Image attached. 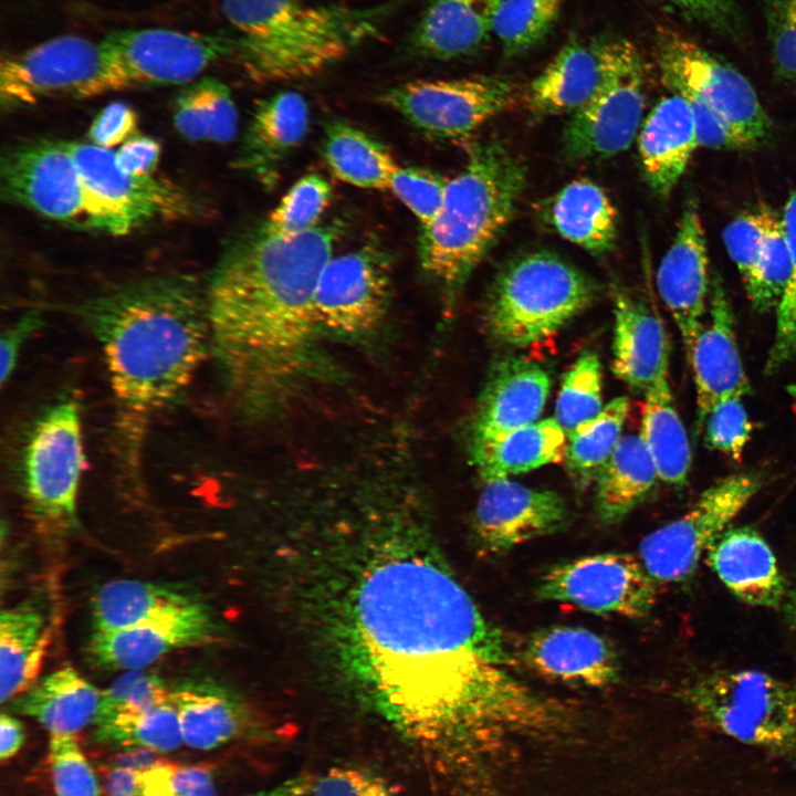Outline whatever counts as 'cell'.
<instances>
[{
  "label": "cell",
  "instance_id": "30bf717a",
  "mask_svg": "<svg viewBox=\"0 0 796 796\" xmlns=\"http://www.w3.org/2000/svg\"><path fill=\"white\" fill-rule=\"evenodd\" d=\"M84 463L81 406L66 392L39 413L22 449V491L36 517L59 525L74 521Z\"/></svg>",
  "mask_w": 796,
  "mask_h": 796
},
{
  "label": "cell",
  "instance_id": "44dd1931",
  "mask_svg": "<svg viewBox=\"0 0 796 796\" xmlns=\"http://www.w3.org/2000/svg\"><path fill=\"white\" fill-rule=\"evenodd\" d=\"M688 362L693 371L696 431L708 413L723 400L751 391L740 355L733 310L721 277L711 279L709 321L698 335Z\"/></svg>",
  "mask_w": 796,
  "mask_h": 796
},
{
  "label": "cell",
  "instance_id": "c3c4849f",
  "mask_svg": "<svg viewBox=\"0 0 796 796\" xmlns=\"http://www.w3.org/2000/svg\"><path fill=\"white\" fill-rule=\"evenodd\" d=\"M776 213L765 205L739 213L723 229L722 239L730 259L747 290L754 279L764 240Z\"/></svg>",
  "mask_w": 796,
  "mask_h": 796
},
{
  "label": "cell",
  "instance_id": "7bdbcfd3",
  "mask_svg": "<svg viewBox=\"0 0 796 796\" xmlns=\"http://www.w3.org/2000/svg\"><path fill=\"white\" fill-rule=\"evenodd\" d=\"M563 0H501L492 33L506 54L524 53L554 27Z\"/></svg>",
  "mask_w": 796,
  "mask_h": 796
},
{
  "label": "cell",
  "instance_id": "6f0895ef",
  "mask_svg": "<svg viewBox=\"0 0 796 796\" xmlns=\"http://www.w3.org/2000/svg\"><path fill=\"white\" fill-rule=\"evenodd\" d=\"M683 20L724 38H735L742 29L736 0H660Z\"/></svg>",
  "mask_w": 796,
  "mask_h": 796
},
{
  "label": "cell",
  "instance_id": "94428289",
  "mask_svg": "<svg viewBox=\"0 0 796 796\" xmlns=\"http://www.w3.org/2000/svg\"><path fill=\"white\" fill-rule=\"evenodd\" d=\"M43 325L40 312L29 311L24 313L17 322L10 325L1 336L0 363H1V385L3 386L14 371L20 350L27 341L35 331Z\"/></svg>",
  "mask_w": 796,
  "mask_h": 796
},
{
  "label": "cell",
  "instance_id": "8fae6325",
  "mask_svg": "<svg viewBox=\"0 0 796 796\" xmlns=\"http://www.w3.org/2000/svg\"><path fill=\"white\" fill-rule=\"evenodd\" d=\"M654 52L661 80L671 93L714 111L754 147L768 138L771 119L739 70L669 29L656 33Z\"/></svg>",
  "mask_w": 796,
  "mask_h": 796
},
{
  "label": "cell",
  "instance_id": "681fc988",
  "mask_svg": "<svg viewBox=\"0 0 796 796\" xmlns=\"http://www.w3.org/2000/svg\"><path fill=\"white\" fill-rule=\"evenodd\" d=\"M126 672L102 692L95 720L142 712L171 701V691L157 675L142 670Z\"/></svg>",
  "mask_w": 796,
  "mask_h": 796
},
{
  "label": "cell",
  "instance_id": "db71d44e",
  "mask_svg": "<svg viewBox=\"0 0 796 796\" xmlns=\"http://www.w3.org/2000/svg\"><path fill=\"white\" fill-rule=\"evenodd\" d=\"M705 444L735 461H741L750 441L752 423L741 397L718 404L706 416L701 432Z\"/></svg>",
  "mask_w": 796,
  "mask_h": 796
},
{
  "label": "cell",
  "instance_id": "d590c367",
  "mask_svg": "<svg viewBox=\"0 0 796 796\" xmlns=\"http://www.w3.org/2000/svg\"><path fill=\"white\" fill-rule=\"evenodd\" d=\"M51 641V628L41 611L28 604L0 615V699L10 701L29 690Z\"/></svg>",
  "mask_w": 796,
  "mask_h": 796
},
{
  "label": "cell",
  "instance_id": "5b68a950",
  "mask_svg": "<svg viewBox=\"0 0 796 796\" xmlns=\"http://www.w3.org/2000/svg\"><path fill=\"white\" fill-rule=\"evenodd\" d=\"M240 62L258 81L312 76L377 33L380 10L304 0H222Z\"/></svg>",
  "mask_w": 796,
  "mask_h": 796
},
{
  "label": "cell",
  "instance_id": "3957f363",
  "mask_svg": "<svg viewBox=\"0 0 796 796\" xmlns=\"http://www.w3.org/2000/svg\"><path fill=\"white\" fill-rule=\"evenodd\" d=\"M74 311L102 347L115 402L117 464L133 475L154 417L182 394L211 352L206 284L187 274L149 277Z\"/></svg>",
  "mask_w": 796,
  "mask_h": 796
},
{
  "label": "cell",
  "instance_id": "836d02e7",
  "mask_svg": "<svg viewBox=\"0 0 796 796\" xmlns=\"http://www.w3.org/2000/svg\"><path fill=\"white\" fill-rule=\"evenodd\" d=\"M184 743L196 750H213L249 732L244 705L228 691L212 684H184L171 691Z\"/></svg>",
  "mask_w": 796,
  "mask_h": 796
},
{
  "label": "cell",
  "instance_id": "9c48e42d",
  "mask_svg": "<svg viewBox=\"0 0 796 796\" xmlns=\"http://www.w3.org/2000/svg\"><path fill=\"white\" fill-rule=\"evenodd\" d=\"M97 95L126 88L187 85L235 50L223 36L166 28L123 29L98 40Z\"/></svg>",
  "mask_w": 796,
  "mask_h": 796
},
{
  "label": "cell",
  "instance_id": "ee69618b",
  "mask_svg": "<svg viewBox=\"0 0 796 796\" xmlns=\"http://www.w3.org/2000/svg\"><path fill=\"white\" fill-rule=\"evenodd\" d=\"M603 408L601 363L595 352L585 350L562 379L555 419L567 437Z\"/></svg>",
  "mask_w": 796,
  "mask_h": 796
},
{
  "label": "cell",
  "instance_id": "9a60e30c",
  "mask_svg": "<svg viewBox=\"0 0 796 796\" xmlns=\"http://www.w3.org/2000/svg\"><path fill=\"white\" fill-rule=\"evenodd\" d=\"M514 97L512 82L478 75L406 82L388 88L381 101L418 130L453 139L475 132L506 109Z\"/></svg>",
  "mask_w": 796,
  "mask_h": 796
},
{
  "label": "cell",
  "instance_id": "f1b7e54d",
  "mask_svg": "<svg viewBox=\"0 0 796 796\" xmlns=\"http://www.w3.org/2000/svg\"><path fill=\"white\" fill-rule=\"evenodd\" d=\"M612 371L637 392H646L669 367V343L660 318L645 303L615 285Z\"/></svg>",
  "mask_w": 796,
  "mask_h": 796
},
{
  "label": "cell",
  "instance_id": "8d00e7d4",
  "mask_svg": "<svg viewBox=\"0 0 796 796\" xmlns=\"http://www.w3.org/2000/svg\"><path fill=\"white\" fill-rule=\"evenodd\" d=\"M659 480L639 434L621 437L595 481V507L604 524H615L642 503Z\"/></svg>",
  "mask_w": 796,
  "mask_h": 796
},
{
  "label": "cell",
  "instance_id": "277c9868",
  "mask_svg": "<svg viewBox=\"0 0 796 796\" xmlns=\"http://www.w3.org/2000/svg\"><path fill=\"white\" fill-rule=\"evenodd\" d=\"M525 180L522 160L501 140L478 142L436 217L420 227L421 269L450 305L511 221Z\"/></svg>",
  "mask_w": 796,
  "mask_h": 796
},
{
  "label": "cell",
  "instance_id": "b9f144b4",
  "mask_svg": "<svg viewBox=\"0 0 796 796\" xmlns=\"http://www.w3.org/2000/svg\"><path fill=\"white\" fill-rule=\"evenodd\" d=\"M94 724L96 741L105 744L167 753L184 743L178 712L171 701L142 712L95 720Z\"/></svg>",
  "mask_w": 796,
  "mask_h": 796
},
{
  "label": "cell",
  "instance_id": "bcb514c9",
  "mask_svg": "<svg viewBox=\"0 0 796 796\" xmlns=\"http://www.w3.org/2000/svg\"><path fill=\"white\" fill-rule=\"evenodd\" d=\"M790 256V274L776 307V328L764 371L772 375L796 356V191L786 201L782 214Z\"/></svg>",
  "mask_w": 796,
  "mask_h": 796
},
{
  "label": "cell",
  "instance_id": "816d5d0a",
  "mask_svg": "<svg viewBox=\"0 0 796 796\" xmlns=\"http://www.w3.org/2000/svg\"><path fill=\"white\" fill-rule=\"evenodd\" d=\"M136 796H214L211 773L205 767L154 764L134 769Z\"/></svg>",
  "mask_w": 796,
  "mask_h": 796
},
{
  "label": "cell",
  "instance_id": "ba28073f",
  "mask_svg": "<svg viewBox=\"0 0 796 796\" xmlns=\"http://www.w3.org/2000/svg\"><path fill=\"white\" fill-rule=\"evenodd\" d=\"M67 145L82 179L90 229L123 235L153 222L184 220L201 211L181 187L154 175L124 171L112 149L88 142Z\"/></svg>",
  "mask_w": 796,
  "mask_h": 796
},
{
  "label": "cell",
  "instance_id": "2e32d148",
  "mask_svg": "<svg viewBox=\"0 0 796 796\" xmlns=\"http://www.w3.org/2000/svg\"><path fill=\"white\" fill-rule=\"evenodd\" d=\"M656 584L639 558L609 552L551 567L535 593L540 599L572 604L593 614L635 619L654 606Z\"/></svg>",
  "mask_w": 796,
  "mask_h": 796
},
{
  "label": "cell",
  "instance_id": "60d3db41",
  "mask_svg": "<svg viewBox=\"0 0 796 796\" xmlns=\"http://www.w3.org/2000/svg\"><path fill=\"white\" fill-rule=\"evenodd\" d=\"M629 407L627 397H616L596 417L567 436L564 460L576 479L582 482L596 479L621 439Z\"/></svg>",
  "mask_w": 796,
  "mask_h": 796
},
{
  "label": "cell",
  "instance_id": "e0dca14e",
  "mask_svg": "<svg viewBox=\"0 0 796 796\" xmlns=\"http://www.w3.org/2000/svg\"><path fill=\"white\" fill-rule=\"evenodd\" d=\"M2 195L48 219L88 228L82 179L67 142L18 144L1 159Z\"/></svg>",
  "mask_w": 796,
  "mask_h": 796
},
{
  "label": "cell",
  "instance_id": "6da1fadb",
  "mask_svg": "<svg viewBox=\"0 0 796 796\" xmlns=\"http://www.w3.org/2000/svg\"><path fill=\"white\" fill-rule=\"evenodd\" d=\"M329 628L345 671L408 732L472 736L555 723L562 708L516 658L431 540L363 543L342 572Z\"/></svg>",
  "mask_w": 796,
  "mask_h": 796
},
{
  "label": "cell",
  "instance_id": "74e56055",
  "mask_svg": "<svg viewBox=\"0 0 796 796\" xmlns=\"http://www.w3.org/2000/svg\"><path fill=\"white\" fill-rule=\"evenodd\" d=\"M177 589L133 579L103 585L92 601L93 631L126 628L166 617L197 604Z\"/></svg>",
  "mask_w": 796,
  "mask_h": 796
},
{
  "label": "cell",
  "instance_id": "cb8c5ba5",
  "mask_svg": "<svg viewBox=\"0 0 796 796\" xmlns=\"http://www.w3.org/2000/svg\"><path fill=\"white\" fill-rule=\"evenodd\" d=\"M552 379L537 363L523 358L499 362L479 397L472 439L496 436L537 421Z\"/></svg>",
  "mask_w": 796,
  "mask_h": 796
},
{
  "label": "cell",
  "instance_id": "ab89813d",
  "mask_svg": "<svg viewBox=\"0 0 796 796\" xmlns=\"http://www.w3.org/2000/svg\"><path fill=\"white\" fill-rule=\"evenodd\" d=\"M172 121L177 132L188 140L226 144L237 135L238 111L223 82L201 76L177 95Z\"/></svg>",
  "mask_w": 796,
  "mask_h": 796
},
{
  "label": "cell",
  "instance_id": "f35d334b",
  "mask_svg": "<svg viewBox=\"0 0 796 796\" xmlns=\"http://www.w3.org/2000/svg\"><path fill=\"white\" fill-rule=\"evenodd\" d=\"M322 154L338 179L365 189L388 190L398 168L383 144L343 121L327 124Z\"/></svg>",
  "mask_w": 796,
  "mask_h": 796
},
{
  "label": "cell",
  "instance_id": "91938a15",
  "mask_svg": "<svg viewBox=\"0 0 796 796\" xmlns=\"http://www.w3.org/2000/svg\"><path fill=\"white\" fill-rule=\"evenodd\" d=\"M161 148L157 140L147 136H134L114 151L117 165L136 176H153L160 159Z\"/></svg>",
  "mask_w": 796,
  "mask_h": 796
},
{
  "label": "cell",
  "instance_id": "52a82bcc",
  "mask_svg": "<svg viewBox=\"0 0 796 796\" xmlns=\"http://www.w3.org/2000/svg\"><path fill=\"white\" fill-rule=\"evenodd\" d=\"M682 699L700 725L796 767V679L718 670L691 681Z\"/></svg>",
  "mask_w": 796,
  "mask_h": 796
},
{
  "label": "cell",
  "instance_id": "be15d7a7",
  "mask_svg": "<svg viewBox=\"0 0 796 796\" xmlns=\"http://www.w3.org/2000/svg\"><path fill=\"white\" fill-rule=\"evenodd\" d=\"M313 778L301 775L290 778L282 784L249 796H308Z\"/></svg>",
  "mask_w": 796,
  "mask_h": 796
},
{
  "label": "cell",
  "instance_id": "d4e9b609",
  "mask_svg": "<svg viewBox=\"0 0 796 796\" xmlns=\"http://www.w3.org/2000/svg\"><path fill=\"white\" fill-rule=\"evenodd\" d=\"M310 126L304 97L286 91L258 103L235 159L237 167L273 186L283 161L305 138Z\"/></svg>",
  "mask_w": 796,
  "mask_h": 796
},
{
  "label": "cell",
  "instance_id": "4dcf8cb0",
  "mask_svg": "<svg viewBox=\"0 0 796 796\" xmlns=\"http://www.w3.org/2000/svg\"><path fill=\"white\" fill-rule=\"evenodd\" d=\"M567 437L555 418L472 439L471 455L483 482L509 478L565 459Z\"/></svg>",
  "mask_w": 796,
  "mask_h": 796
},
{
  "label": "cell",
  "instance_id": "03108f58",
  "mask_svg": "<svg viewBox=\"0 0 796 796\" xmlns=\"http://www.w3.org/2000/svg\"><path fill=\"white\" fill-rule=\"evenodd\" d=\"M787 389H788V392H789V395H790V397H792V400H793V409H794V412H795V416H796V385H790V386H788Z\"/></svg>",
  "mask_w": 796,
  "mask_h": 796
},
{
  "label": "cell",
  "instance_id": "11a10c76",
  "mask_svg": "<svg viewBox=\"0 0 796 796\" xmlns=\"http://www.w3.org/2000/svg\"><path fill=\"white\" fill-rule=\"evenodd\" d=\"M768 44L779 76L796 82V0H763Z\"/></svg>",
  "mask_w": 796,
  "mask_h": 796
},
{
  "label": "cell",
  "instance_id": "e575fe53",
  "mask_svg": "<svg viewBox=\"0 0 796 796\" xmlns=\"http://www.w3.org/2000/svg\"><path fill=\"white\" fill-rule=\"evenodd\" d=\"M668 371L666 367L645 392L639 436L653 460L659 480L682 488L688 481L692 453Z\"/></svg>",
  "mask_w": 796,
  "mask_h": 796
},
{
  "label": "cell",
  "instance_id": "4fadbf2b",
  "mask_svg": "<svg viewBox=\"0 0 796 796\" xmlns=\"http://www.w3.org/2000/svg\"><path fill=\"white\" fill-rule=\"evenodd\" d=\"M607 77L591 98L572 114L563 132L568 159L606 158L630 147L643 114L642 60L636 45L621 36L606 38Z\"/></svg>",
  "mask_w": 796,
  "mask_h": 796
},
{
  "label": "cell",
  "instance_id": "8992f818",
  "mask_svg": "<svg viewBox=\"0 0 796 796\" xmlns=\"http://www.w3.org/2000/svg\"><path fill=\"white\" fill-rule=\"evenodd\" d=\"M598 285L546 250L510 260L488 294L485 322L499 342L525 348L555 335L596 300Z\"/></svg>",
  "mask_w": 796,
  "mask_h": 796
},
{
  "label": "cell",
  "instance_id": "7a4b0ae2",
  "mask_svg": "<svg viewBox=\"0 0 796 796\" xmlns=\"http://www.w3.org/2000/svg\"><path fill=\"white\" fill-rule=\"evenodd\" d=\"M341 228L294 237L259 229L222 255L206 284L211 353L235 401L253 409L301 368L317 328L313 298Z\"/></svg>",
  "mask_w": 796,
  "mask_h": 796
},
{
  "label": "cell",
  "instance_id": "83f0119b",
  "mask_svg": "<svg viewBox=\"0 0 796 796\" xmlns=\"http://www.w3.org/2000/svg\"><path fill=\"white\" fill-rule=\"evenodd\" d=\"M609 64L606 38L568 41L533 80L526 96L528 108L538 115L579 111L604 84Z\"/></svg>",
  "mask_w": 796,
  "mask_h": 796
},
{
  "label": "cell",
  "instance_id": "ac0fdd59",
  "mask_svg": "<svg viewBox=\"0 0 796 796\" xmlns=\"http://www.w3.org/2000/svg\"><path fill=\"white\" fill-rule=\"evenodd\" d=\"M390 290L389 255L369 243L331 256L316 283L313 307L317 327L358 335L383 320Z\"/></svg>",
  "mask_w": 796,
  "mask_h": 796
},
{
  "label": "cell",
  "instance_id": "d6a6232c",
  "mask_svg": "<svg viewBox=\"0 0 796 796\" xmlns=\"http://www.w3.org/2000/svg\"><path fill=\"white\" fill-rule=\"evenodd\" d=\"M102 692L70 666L36 681L12 703V710L35 719L51 735H73L94 723Z\"/></svg>",
  "mask_w": 796,
  "mask_h": 796
},
{
  "label": "cell",
  "instance_id": "d6986e66",
  "mask_svg": "<svg viewBox=\"0 0 796 796\" xmlns=\"http://www.w3.org/2000/svg\"><path fill=\"white\" fill-rule=\"evenodd\" d=\"M568 521L567 505L556 492L502 478L484 481L472 527L479 549L486 555H500L564 530Z\"/></svg>",
  "mask_w": 796,
  "mask_h": 796
},
{
  "label": "cell",
  "instance_id": "7dc6e473",
  "mask_svg": "<svg viewBox=\"0 0 796 796\" xmlns=\"http://www.w3.org/2000/svg\"><path fill=\"white\" fill-rule=\"evenodd\" d=\"M790 274L789 248L782 222L777 213L773 217L758 264L746 294L758 313L776 308Z\"/></svg>",
  "mask_w": 796,
  "mask_h": 796
},
{
  "label": "cell",
  "instance_id": "484cf974",
  "mask_svg": "<svg viewBox=\"0 0 796 796\" xmlns=\"http://www.w3.org/2000/svg\"><path fill=\"white\" fill-rule=\"evenodd\" d=\"M638 146L649 188L658 198H668L700 147L687 100L671 92L662 96L640 129Z\"/></svg>",
  "mask_w": 796,
  "mask_h": 796
},
{
  "label": "cell",
  "instance_id": "5bb4252c",
  "mask_svg": "<svg viewBox=\"0 0 796 796\" xmlns=\"http://www.w3.org/2000/svg\"><path fill=\"white\" fill-rule=\"evenodd\" d=\"M102 71L100 41L78 34H60L4 54L1 108L10 112L54 97L96 96Z\"/></svg>",
  "mask_w": 796,
  "mask_h": 796
},
{
  "label": "cell",
  "instance_id": "7c38bea8",
  "mask_svg": "<svg viewBox=\"0 0 796 796\" xmlns=\"http://www.w3.org/2000/svg\"><path fill=\"white\" fill-rule=\"evenodd\" d=\"M756 472L731 474L705 489L680 517L648 534L639 559L656 583H679L692 576L703 553L758 492Z\"/></svg>",
  "mask_w": 796,
  "mask_h": 796
},
{
  "label": "cell",
  "instance_id": "e7e4bbea",
  "mask_svg": "<svg viewBox=\"0 0 796 796\" xmlns=\"http://www.w3.org/2000/svg\"><path fill=\"white\" fill-rule=\"evenodd\" d=\"M783 610L788 628L796 636V586L787 590L783 603Z\"/></svg>",
  "mask_w": 796,
  "mask_h": 796
},
{
  "label": "cell",
  "instance_id": "680465c9",
  "mask_svg": "<svg viewBox=\"0 0 796 796\" xmlns=\"http://www.w3.org/2000/svg\"><path fill=\"white\" fill-rule=\"evenodd\" d=\"M137 127L135 111L123 102L105 106L94 118L88 129V143L112 149L133 137Z\"/></svg>",
  "mask_w": 796,
  "mask_h": 796
},
{
  "label": "cell",
  "instance_id": "f6af8a7d",
  "mask_svg": "<svg viewBox=\"0 0 796 796\" xmlns=\"http://www.w3.org/2000/svg\"><path fill=\"white\" fill-rule=\"evenodd\" d=\"M332 198L329 182L317 174L301 177L258 228L273 237H294L317 227Z\"/></svg>",
  "mask_w": 796,
  "mask_h": 796
},
{
  "label": "cell",
  "instance_id": "603a6c76",
  "mask_svg": "<svg viewBox=\"0 0 796 796\" xmlns=\"http://www.w3.org/2000/svg\"><path fill=\"white\" fill-rule=\"evenodd\" d=\"M522 659L549 679L584 687H606L618 680L616 651L601 636L582 628L554 626L534 631Z\"/></svg>",
  "mask_w": 796,
  "mask_h": 796
},
{
  "label": "cell",
  "instance_id": "f907efd6",
  "mask_svg": "<svg viewBox=\"0 0 796 796\" xmlns=\"http://www.w3.org/2000/svg\"><path fill=\"white\" fill-rule=\"evenodd\" d=\"M448 181L440 174L427 168L398 166L388 190L408 208L422 227L428 224L441 208Z\"/></svg>",
  "mask_w": 796,
  "mask_h": 796
},
{
  "label": "cell",
  "instance_id": "1f68e13d",
  "mask_svg": "<svg viewBox=\"0 0 796 796\" xmlns=\"http://www.w3.org/2000/svg\"><path fill=\"white\" fill-rule=\"evenodd\" d=\"M543 214L559 235L595 256L615 248L617 210L605 190L589 179L564 186L544 203Z\"/></svg>",
  "mask_w": 796,
  "mask_h": 796
},
{
  "label": "cell",
  "instance_id": "4316f807",
  "mask_svg": "<svg viewBox=\"0 0 796 796\" xmlns=\"http://www.w3.org/2000/svg\"><path fill=\"white\" fill-rule=\"evenodd\" d=\"M708 558L721 582L741 601L766 608L783 605L787 589L776 557L752 527L723 532L708 548Z\"/></svg>",
  "mask_w": 796,
  "mask_h": 796
},
{
  "label": "cell",
  "instance_id": "f5cc1de1",
  "mask_svg": "<svg viewBox=\"0 0 796 796\" xmlns=\"http://www.w3.org/2000/svg\"><path fill=\"white\" fill-rule=\"evenodd\" d=\"M49 763L57 796H100L96 777L73 735H51Z\"/></svg>",
  "mask_w": 796,
  "mask_h": 796
},
{
  "label": "cell",
  "instance_id": "f546056e",
  "mask_svg": "<svg viewBox=\"0 0 796 796\" xmlns=\"http://www.w3.org/2000/svg\"><path fill=\"white\" fill-rule=\"evenodd\" d=\"M501 0H433L411 35L415 51L429 59L452 60L475 53L493 34Z\"/></svg>",
  "mask_w": 796,
  "mask_h": 796
},
{
  "label": "cell",
  "instance_id": "6125c7cd",
  "mask_svg": "<svg viewBox=\"0 0 796 796\" xmlns=\"http://www.w3.org/2000/svg\"><path fill=\"white\" fill-rule=\"evenodd\" d=\"M24 740L22 724L9 714L0 718V758L4 761L12 757L21 747Z\"/></svg>",
  "mask_w": 796,
  "mask_h": 796
},
{
  "label": "cell",
  "instance_id": "ffe728a7",
  "mask_svg": "<svg viewBox=\"0 0 796 796\" xmlns=\"http://www.w3.org/2000/svg\"><path fill=\"white\" fill-rule=\"evenodd\" d=\"M657 287L680 333L688 359L705 324L711 290L706 239L693 198L685 202L674 239L659 263Z\"/></svg>",
  "mask_w": 796,
  "mask_h": 796
},
{
  "label": "cell",
  "instance_id": "9f6ffc18",
  "mask_svg": "<svg viewBox=\"0 0 796 796\" xmlns=\"http://www.w3.org/2000/svg\"><path fill=\"white\" fill-rule=\"evenodd\" d=\"M308 796H399L378 773L355 765L335 766L313 778Z\"/></svg>",
  "mask_w": 796,
  "mask_h": 796
},
{
  "label": "cell",
  "instance_id": "7402d4cb",
  "mask_svg": "<svg viewBox=\"0 0 796 796\" xmlns=\"http://www.w3.org/2000/svg\"><path fill=\"white\" fill-rule=\"evenodd\" d=\"M214 624L201 603L174 615L107 631H93L90 659L109 670H143L180 648L210 640Z\"/></svg>",
  "mask_w": 796,
  "mask_h": 796
}]
</instances>
